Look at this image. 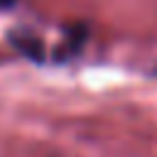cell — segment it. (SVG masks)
I'll return each instance as SVG.
<instances>
[{
  "mask_svg": "<svg viewBox=\"0 0 157 157\" xmlns=\"http://www.w3.org/2000/svg\"><path fill=\"white\" fill-rule=\"evenodd\" d=\"M7 42H10L22 56H27V59H32V61H44V44H42V39H39L32 29H27V27H15V29L7 32Z\"/></svg>",
  "mask_w": 157,
  "mask_h": 157,
  "instance_id": "6da1fadb",
  "label": "cell"
},
{
  "mask_svg": "<svg viewBox=\"0 0 157 157\" xmlns=\"http://www.w3.org/2000/svg\"><path fill=\"white\" fill-rule=\"evenodd\" d=\"M83 42H86V27H83V25H74V27L66 32V39L61 42V47L56 49V59H59V61L69 59L71 54H76V52L81 49Z\"/></svg>",
  "mask_w": 157,
  "mask_h": 157,
  "instance_id": "7a4b0ae2",
  "label": "cell"
},
{
  "mask_svg": "<svg viewBox=\"0 0 157 157\" xmlns=\"http://www.w3.org/2000/svg\"><path fill=\"white\" fill-rule=\"evenodd\" d=\"M15 2H17V0H0V10H10Z\"/></svg>",
  "mask_w": 157,
  "mask_h": 157,
  "instance_id": "3957f363",
  "label": "cell"
}]
</instances>
